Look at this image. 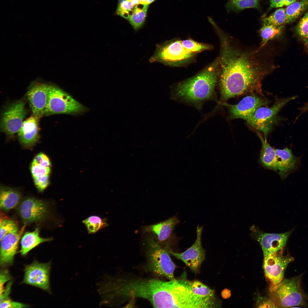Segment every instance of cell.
Wrapping results in <instances>:
<instances>
[{
  "mask_svg": "<svg viewBox=\"0 0 308 308\" xmlns=\"http://www.w3.org/2000/svg\"><path fill=\"white\" fill-rule=\"evenodd\" d=\"M219 84L223 101L260 89L263 79L275 66L260 46L242 48L226 37H222Z\"/></svg>",
  "mask_w": 308,
  "mask_h": 308,
  "instance_id": "6da1fadb",
  "label": "cell"
},
{
  "mask_svg": "<svg viewBox=\"0 0 308 308\" xmlns=\"http://www.w3.org/2000/svg\"><path fill=\"white\" fill-rule=\"evenodd\" d=\"M173 289L172 280L156 278H118L116 283V294L121 303L142 298L156 308H171Z\"/></svg>",
  "mask_w": 308,
  "mask_h": 308,
  "instance_id": "7a4b0ae2",
  "label": "cell"
},
{
  "mask_svg": "<svg viewBox=\"0 0 308 308\" xmlns=\"http://www.w3.org/2000/svg\"><path fill=\"white\" fill-rule=\"evenodd\" d=\"M215 66L179 84L172 92L173 98L197 103L210 98L217 79Z\"/></svg>",
  "mask_w": 308,
  "mask_h": 308,
  "instance_id": "3957f363",
  "label": "cell"
},
{
  "mask_svg": "<svg viewBox=\"0 0 308 308\" xmlns=\"http://www.w3.org/2000/svg\"><path fill=\"white\" fill-rule=\"evenodd\" d=\"M147 242L148 265L151 271L157 276L169 280L175 279L174 272L176 266L171 258L169 249L153 237H149Z\"/></svg>",
  "mask_w": 308,
  "mask_h": 308,
  "instance_id": "277c9868",
  "label": "cell"
},
{
  "mask_svg": "<svg viewBox=\"0 0 308 308\" xmlns=\"http://www.w3.org/2000/svg\"><path fill=\"white\" fill-rule=\"evenodd\" d=\"M301 275L283 280L273 285V291L276 297L277 306L289 307L306 306L308 296L304 292L301 285Z\"/></svg>",
  "mask_w": 308,
  "mask_h": 308,
  "instance_id": "5b68a950",
  "label": "cell"
},
{
  "mask_svg": "<svg viewBox=\"0 0 308 308\" xmlns=\"http://www.w3.org/2000/svg\"><path fill=\"white\" fill-rule=\"evenodd\" d=\"M87 110L86 107L62 89L50 85L48 102L44 115L78 114Z\"/></svg>",
  "mask_w": 308,
  "mask_h": 308,
  "instance_id": "8992f818",
  "label": "cell"
},
{
  "mask_svg": "<svg viewBox=\"0 0 308 308\" xmlns=\"http://www.w3.org/2000/svg\"><path fill=\"white\" fill-rule=\"evenodd\" d=\"M296 97L293 96L281 99L270 107L261 106L246 121L254 128L262 132L266 139L272 126L277 121L279 111L287 103Z\"/></svg>",
  "mask_w": 308,
  "mask_h": 308,
  "instance_id": "52a82bcc",
  "label": "cell"
},
{
  "mask_svg": "<svg viewBox=\"0 0 308 308\" xmlns=\"http://www.w3.org/2000/svg\"><path fill=\"white\" fill-rule=\"evenodd\" d=\"M26 102L23 99L11 104L3 113L0 122L1 130L8 135L18 133L27 114Z\"/></svg>",
  "mask_w": 308,
  "mask_h": 308,
  "instance_id": "ba28073f",
  "label": "cell"
},
{
  "mask_svg": "<svg viewBox=\"0 0 308 308\" xmlns=\"http://www.w3.org/2000/svg\"><path fill=\"white\" fill-rule=\"evenodd\" d=\"M202 230V226H197L196 240L190 248L185 251L179 253L173 252L171 249L169 250L170 254L183 262L196 273L199 271L205 256V250L202 247L201 241Z\"/></svg>",
  "mask_w": 308,
  "mask_h": 308,
  "instance_id": "9c48e42d",
  "label": "cell"
},
{
  "mask_svg": "<svg viewBox=\"0 0 308 308\" xmlns=\"http://www.w3.org/2000/svg\"><path fill=\"white\" fill-rule=\"evenodd\" d=\"M194 54L184 48L181 41L177 40L158 46L150 61L169 64L188 59Z\"/></svg>",
  "mask_w": 308,
  "mask_h": 308,
  "instance_id": "30bf717a",
  "label": "cell"
},
{
  "mask_svg": "<svg viewBox=\"0 0 308 308\" xmlns=\"http://www.w3.org/2000/svg\"><path fill=\"white\" fill-rule=\"evenodd\" d=\"M281 252L264 256L265 274L273 285L279 283L283 280L286 268L294 260L291 256H283Z\"/></svg>",
  "mask_w": 308,
  "mask_h": 308,
  "instance_id": "8fae6325",
  "label": "cell"
},
{
  "mask_svg": "<svg viewBox=\"0 0 308 308\" xmlns=\"http://www.w3.org/2000/svg\"><path fill=\"white\" fill-rule=\"evenodd\" d=\"M18 212L23 222L30 223L44 219L48 213L47 204L44 201L33 198H28L19 204Z\"/></svg>",
  "mask_w": 308,
  "mask_h": 308,
  "instance_id": "7c38bea8",
  "label": "cell"
},
{
  "mask_svg": "<svg viewBox=\"0 0 308 308\" xmlns=\"http://www.w3.org/2000/svg\"><path fill=\"white\" fill-rule=\"evenodd\" d=\"M50 269V262L42 263L34 261L25 267L23 283L49 291Z\"/></svg>",
  "mask_w": 308,
  "mask_h": 308,
  "instance_id": "4fadbf2b",
  "label": "cell"
},
{
  "mask_svg": "<svg viewBox=\"0 0 308 308\" xmlns=\"http://www.w3.org/2000/svg\"><path fill=\"white\" fill-rule=\"evenodd\" d=\"M267 101L255 95L246 96L237 104L224 105L228 108L230 116L233 119H241L246 121L254 114L259 107L266 106Z\"/></svg>",
  "mask_w": 308,
  "mask_h": 308,
  "instance_id": "5bb4252c",
  "label": "cell"
},
{
  "mask_svg": "<svg viewBox=\"0 0 308 308\" xmlns=\"http://www.w3.org/2000/svg\"><path fill=\"white\" fill-rule=\"evenodd\" d=\"M50 85L37 84L29 90L27 96L33 116L39 120L44 115L49 97Z\"/></svg>",
  "mask_w": 308,
  "mask_h": 308,
  "instance_id": "9a60e30c",
  "label": "cell"
},
{
  "mask_svg": "<svg viewBox=\"0 0 308 308\" xmlns=\"http://www.w3.org/2000/svg\"><path fill=\"white\" fill-rule=\"evenodd\" d=\"M292 230L281 234L268 233L256 230L254 237L259 243L264 256L280 252L285 247Z\"/></svg>",
  "mask_w": 308,
  "mask_h": 308,
  "instance_id": "2e32d148",
  "label": "cell"
},
{
  "mask_svg": "<svg viewBox=\"0 0 308 308\" xmlns=\"http://www.w3.org/2000/svg\"><path fill=\"white\" fill-rule=\"evenodd\" d=\"M24 225L18 231L7 234L1 240L0 264L2 266L11 265L18 247L19 241L25 228Z\"/></svg>",
  "mask_w": 308,
  "mask_h": 308,
  "instance_id": "e0dca14e",
  "label": "cell"
},
{
  "mask_svg": "<svg viewBox=\"0 0 308 308\" xmlns=\"http://www.w3.org/2000/svg\"><path fill=\"white\" fill-rule=\"evenodd\" d=\"M275 151L277 169L281 179L283 180L297 169L299 164V158L294 156L291 149L287 147L282 149H275Z\"/></svg>",
  "mask_w": 308,
  "mask_h": 308,
  "instance_id": "ac0fdd59",
  "label": "cell"
},
{
  "mask_svg": "<svg viewBox=\"0 0 308 308\" xmlns=\"http://www.w3.org/2000/svg\"><path fill=\"white\" fill-rule=\"evenodd\" d=\"M38 121L32 116L23 121L18 132L19 140L23 146L31 147L38 141L39 137Z\"/></svg>",
  "mask_w": 308,
  "mask_h": 308,
  "instance_id": "d6986e66",
  "label": "cell"
},
{
  "mask_svg": "<svg viewBox=\"0 0 308 308\" xmlns=\"http://www.w3.org/2000/svg\"><path fill=\"white\" fill-rule=\"evenodd\" d=\"M179 222L177 217L174 216L165 221L147 226L145 230L154 235L155 237L154 238L162 245L169 240L175 227Z\"/></svg>",
  "mask_w": 308,
  "mask_h": 308,
  "instance_id": "ffe728a7",
  "label": "cell"
},
{
  "mask_svg": "<svg viewBox=\"0 0 308 308\" xmlns=\"http://www.w3.org/2000/svg\"><path fill=\"white\" fill-rule=\"evenodd\" d=\"M257 135L262 144V149L260 154V160L265 167L276 171L277 157L275 149L273 148L267 142L266 139L264 137L259 131Z\"/></svg>",
  "mask_w": 308,
  "mask_h": 308,
  "instance_id": "44dd1931",
  "label": "cell"
},
{
  "mask_svg": "<svg viewBox=\"0 0 308 308\" xmlns=\"http://www.w3.org/2000/svg\"><path fill=\"white\" fill-rule=\"evenodd\" d=\"M21 197L18 190L7 187H1L0 207L7 211L15 207L19 202Z\"/></svg>",
  "mask_w": 308,
  "mask_h": 308,
  "instance_id": "7402d4cb",
  "label": "cell"
},
{
  "mask_svg": "<svg viewBox=\"0 0 308 308\" xmlns=\"http://www.w3.org/2000/svg\"><path fill=\"white\" fill-rule=\"evenodd\" d=\"M51 238H43L39 235V230L37 228L32 232H26L21 240V249L19 251L23 256L26 255L31 250L40 243L51 241Z\"/></svg>",
  "mask_w": 308,
  "mask_h": 308,
  "instance_id": "603a6c76",
  "label": "cell"
},
{
  "mask_svg": "<svg viewBox=\"0 0 308 308\" xmlns=\"http://www.w3.org/2000/svg\"><path fill=\"white\" fill-rule=\"evenodd\" d=\"M308 8V0L296 1L285 8L287 23L298 19Z\"/></svg>",
  "mask_w": 308,
  "mask_h": 308,
  "instance_id": "cb8c5ba5",
  "label": "cell"
},
{
  "mask_svg": "<svg viewBox=\"0 0 308 308\" xmlns=\"http://www.w3.org/2000/svg\"><path fill=\"white\" fill-rule=\"evenodd\" d=\"M283 29V25L277 27L263 23L259 31L262 39L260 47H264L269 41L280 36L282 34Z\"/></svg>",
  "mask_w": 308,
  "mask_h": 308,
  "instance_id": "d4e9b609",
  "label": "cell"
},
{
  "mask_svg": "<svg viewBox=\"0 0 308 308\" xmlns=\"http://www.w3.org/2000/svg\"><path fill=\"white\" fill-rule=\"evenodd\" d=\"M190 285L195 294L204 300L216 304L213 290L198 281H190Z\"/></svg>",
  "mask_w": 308,
  "mask_h": 308,
  "instance_id": "484cf974",
  "label": "cell"
},
{
  "mask_svg": "<svg viewBox=\"0 0 308 308\" xmlns=\"http://www.w3.org/2000/svg\"><path fill=\"white\" fill-rule=\"evenodd\" d=\"M88 233L93 234L108 226L107 219L96 215L90 216L82 221Z\"/></svg>",
  "mask_w": 308,
  "mask_h": 308,
  "instance_id": "4316f807",
  "label": "cell"
},
{
  "mask_svg": "<svg viewBox=\"0 0 308 308\" xmlns=\"http://www.w3.org/2000/svg\"><path fill=\"white\" fill-rule=\"evenodd\" d=\"M148 5L138 4L135 7L132 13L128 19L130 23L135 30L140 28L143 25L146 16Z\"/></svg>",
  "mask_w": 308,
  "mask_h": 308,
  "instance_id": "83f0119b",
  "label": "cell"
},
{
  "mask_svg": "<svg viewBox=\"0 0 308 308\" xmlns=\"http://www.w3.org/2000/svg\"><path fill=\"white\" fill-rule=\"evenodd\" d=\"M297 37L303 44L308 53V11L300 19L295 28Z\"/></svg>",
  "mask_w": 308,
  "mask_h": 308,
  "instance_id": "f1b7e54d",
  "label": "cell"
},
{
  "mask_svg": "<svg viewBox=\"0 0 308 308\" xmlns=\"http://www.w3.org/2000/svg\"><path fill=\"white\" fill-rule=\"evenodd\" d=\"M140 0H118L116 14L128 19Z\"/></svg>",
  "mask_w": 308,
  "mask_h": 308,
  "instance_id": "f546056e",
  "label": "cell"
},
{
  "mask_svg": "<svg viewBox=\"0 0 308 308\" xmlns=\"http://www.w3.org/2000/svg\"><path fill=\"white\" fill-rule=\"evenodd\" d=\"M261 0H229L227 5L228 9L238 11L249 8H258Z\"/></svg>",
  "mask_w": 308,
  "mask_h": 308,
  "instance_id": "4dcf8cb0",
  "label": "cell"
},
{
  "mask_svg": "<svg viewBox=\"0 0 308 308\" xmlns=\"http://www.w3.org/2000/svg\"><path fill=\"white\" fill-rule=\"evenodd\" d=\"M263 23L279 27L287 23L285 8H280L268 17L263 19Z\"/></svg>",
  "mask_w": 308,
  "mask_h": 308,
  "instance_id": "1f68e13d",
  "label": "cell"
},
{
  "mask_svg": "<svg viewBox=\"0 0 308 308\" xmlns=\"http://www.w3.org/2000/svg\"><path fill=\"white\" fill-rule=\"evenodd\" d=\"M181 42L183 46L187 51L194 54L212 48V46L210 45L199 43L191 39Z\"/></svg>",
  "mask_w": 308,
  "mask_h": 308,
  "instance_id": "d6a6232c",
  "label": "cell"
},
{
  "mask_svg": "<svg viewBox=\"0 0 308 308\" xmlns=\"http://www.w3.org/2000/svg\"><path fill=\"white\" fill-rule=\"evenodd\" d=\"M19 230L18 226L13 220L4 219L0 220V240L7 234L16 232Z\"/></svg>",
  "mask_w": 308,
  "mask_h": 308,
  "instance_id": "836d02e7",
  "label": "cell"
},
{
  "mask_svg": "<svg viewBox=\"0 0 308 308\" xmlns=\"http://www.w3.org/2000/svg\"><path fill=\"white\" fill-rule=\"evenodd\" d=\"M31 171L33 178L39 177L49 175L50 172V167L41 166L33 161L31 167Z\"/></svg>",
  "mask_w": 308,
  "mask_h": 308,
  "instance_id": "e575fe53",
  "label": "cell"
},
{
  "mask_svg": "<svg viewBox=\"0 0 308 308\" xmlns=\"http://www.w3.org/2000/svg\"><path fill=\"white\" fill-rule=\"evenodd\" d=\"M33 178L35 185L39 192H43L49 185V175Z\"/></svg>",
  "mask_w": 308,
  "mask_h": 308,
  "instance_id": "d590c367",
  "label": "cell"
},
{
  "mask_svg": "<svg viewBox=\"0 0 308 308\" xmlns=\"http://www.w3.org/2000/svg\"><path fill=\"white\" fill-rule=\"evenodd\" d=\"M33 161L40 165L47 167H50L51 163L48 156L42 153L38 154L34 158Z\"/></svg>",
  "mask_w": 308,
  "mask_h": 308,
  "instance_id": "8d00e7d4",
  "label": "cell"
},
{
  "mask_svg": "<svg viewBox=\"0 0 308 308\" xmlns=\"http://www.w3.org/2000/svg\"><path fill=\"white\" fill-rule=\"evenodd\" d=\"M257 306L259 308L277 307L275 302L264 297H259L257 302Z\"/></svg>",
  "mask_w": 308,
  "mask_h": 308,
  "instance_id": "74e56055",
  "label": "cell"
},
{
  "mask_svg": "<svg viewBox=\"0 0 308 308\" xmlns=\"http://www.w3.org/2000/svg\"><path fill=\"white\" fill-rule=\"evenodd\" d=\"M0 308H24L28 307V305L19 302L12 301L9 298L0 303Z\"/></svg>",
  "mask_w": 308,
  "mask_h": 308,
  "instance_id": "f35d334b",
  "label": "cell"
},
{
  "mask_svg": "<svg viewBox=\"0 0 308 308\" xmlns=\"http://www.w3.org/2000/svg\"><path fill=\"white\" fill-rule=\"evenodd\" d=\"M297 0H270V6L271 8L281 7L288 6Z\"/></svg>",
  "mask_w": 308,
  "mask_h": 308,
  "instance_id": "ab89813d",
  "label": "cell"
},
{
  "mask_svg": "<svg viewBox=\"0 0 308 308\" xmlns=\"http://www.w3.org/2000/svg\"><path fill=\"white\" fill-rule=\"evenodd\" d=\"M11 276L9 271L6 270H2L0 273V294L4 291L5 288L4 287L5 283L9 280Z\"/></svg>",
  "mask_w": 308,
  "mask_h": 308,
  "instance_id": "60d3db41",
  "label": "cell"
},
{
  "mask_svg": "<svg viewBox=\"0 0 308 308\" xmlns=\"http://www.w3.org/2000/svg\"><path fill=\"white\" fill-rule=\"evenodd\" d=\"M12 284V282L11 281L9 282L4 291L1 294H0V303L3 301L9 298V295L10 293Z\"/></svg>",
  "mask_w": 308,
  "mask_h": 308,
  "instance_id": "b9f144b4",
  "label": "cell"
},
{
  "mask_svg": "<svg viewBox=\"0 0 308 308\" xmlns=\"http://www.w3.org/2000/svg\"><path fill=\"white\" fill-rule=\"evenodd\" d=\"M231 295L230 291L227 289H224L221 292L222 296L224 299L228 298L230 297Z\"/></svg>",
  "mask_w": 308,
  "mask_h": 308,
  "instance_id": "7bdbcfd3",
  "label": "cell"
},
{
  "mask_svg": "<svg viewBox=\"0 0 308 308\" xmlns=\"http://www.w3.org/2000/svg\"><path fill=\"white\" fill-rule=\"evenodd\" d=\"M299 109L300 111L299 116L301 115V114L308 111V102L305 103L303 106L300 108Z\"/></svg>",
  "mask_w": 308,
  "mask_h": 308,
  "instance_id": "ee69618b",
  "label": "cell"
},
{
  "mask_svg": "<svg viewBox=\"0 0 308 308\" xmlns=\"http://www.w3.org/2000/svg\"><path fill=\"white\" fill-rule=\"evenodd\" d=\"M155 0H140L138 4L149 5Z\"/></svg>",
  "mask_w": 308,
  "mask_h": 308,
  "instance_id": "f6af8a7d",
  "label": "cell"
},
{
  "mask_svg": "<svg viewBox=\"0 0 308 308\" xmlns=\"http://www.w3.org/2000/svg\"><path fill=\"white\" fill-rule=\"evenodd\" d=\"M107 285H108V284H107ZM107 295H108V294H107Z\"/></svg>",
  "mask_w": 308,
  "mask_h": 308,
  "instance_id": "bcb514c9",
  "label": "cell"
}]
</instances>
